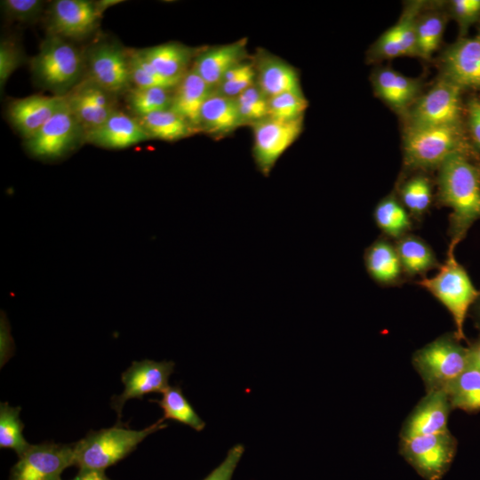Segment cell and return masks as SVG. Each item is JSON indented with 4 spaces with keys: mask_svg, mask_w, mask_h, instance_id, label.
Returning <instances> with one entry per match:
<instances>
[{
    "mask_svg": "<svg viewBox=\"0 0 480 480\" xmlns=\"http://www.w3.org/2000/svg\"><path fill=\"white\" fill-rule=\"evenodd\" d=\"M395 246L403 272L410 276H422L440 266L430 246L414 235H404Z\"/></svg>",
    "mask_w": 480,
    "mask_h": 480,
    "instance_id": "29",
    "label": "cell"
},
{
    "mask_svg": "<svg viewBox=\"0 0 480 480\" xmlns=\"http://www.w3.org/2000/svg\"><path fill=\"white\" fill-rule=\"evenodd\" d=\"M443 76L462 91L480 92V30L470 37L459 38L440 57Z\"/></svg>",
    "mask_w": 480,
    "mask_h": 480,
    "instance_id": "17",
    "label": "cell"
},
{
    "mask_svg": "<svg viewBox=\"0 0 480 480\" xmlns=\"http://www.w3.org/2000/svg\"><path fill=\"white\" fill-rule=\"evenodd\" d=\"M472 155L473 152L456 153L437 169L438 202L452 210L449 250L455 251L480 219V165Z\"/></svg>",
    "mask_w": 480,
    "mask_h": 480,
    "instance_id": "1",
    "label": "cell"
},
{
    "mask_svg": "<svg viewBox=\"0 0 480 480\" xmlns=\"http://www.w3.org/2000/svg\"><path fill=\"white\" fill-rule=\"evenodd\" d=\"M149 139L136 116L118 109L99 128L84 137L85 141L107 148H124Z\"/></svg>",
    "mask_w": 480,
    "mask_h": 480,
    "instance_id": "22",
    "label": "cell"
},
{
    "mask_svg": "<svg viewBox=\"0 0 480 480\" xmlns=\"http://www.w3.org/2000/svg\"><path fill=\"white\" fill-rule=\"evenodd\" d=\"M254 62L256 84L268 99L285 92L303 93L298 71L285 60L260 52Z\"/></svg>",
    "mask_w": 480,
    "mask_h": 480,
    "instance_id": "23",
    "label": "cell"
},
{
    "mask_svg": "<svg viewBox=\"0 0 480 480\" xmlns=\"http://www.w3.org/2000/svg\"><path fill=\"white\" fill-rule=\"evenodd\" d=\"M22 53L18 44L11 39H4L0 44V85L3 89L8 78L20 65Z\"/></svg>",
    "mask_w": 480,
    "mask_h": 480,
    "instance_id": "43",
    "label": "cell"
},
{
    "mask_svg": "<svg viewBox=\"0 0 480 480\" xmlns=\"http://www.w3.org/2000/svg\"><path fill=\"white\" fill-rule=\"evenodd\" d=\"M426 4V1L420 0L407 3L397 22L370 46L367 60L372 62L401 56L418 57L415 25Z\"/></svg>",
    "mask_w": 480,
    "mask_h": 480,
    "instance_id": "16",
    "label": "cell"
},
{
    "mask_svg": "<svg viewBox=\"0 0 480 480\" xmlns=\"http://www.w3.org/2000/svg\"><path fill=\"white\" fill-rule=\"evenodd\" d=\"M245 38L222 45L204 48L194 59V70L212 90L225 74L236 64L248 60Z\"/></svg>",
    "mask_w": 480,
    "mask_h": 480,
    "instance_id": "20",
    "label": "cell"
},
{
    "mask_svg": "<svg viewBox=\"0 0 480 480\" xmlns=\"http://www.w3.org/2000/svg\"><path fill=\"white\" fill-rule=\"evenodd\" d=\"M243 124H253L268 116V99L255 84L236 98Z\"/></svg>",
    "mask_w": 480,
    "mask_h": 480,
    "instance_id": "38",
    "label": "cell"
},
{
    "mask_svg": "<svg viewBox=\"0 0 480 480\" xmlns=\"http://www.w3.org/2000/svg\"><path fill=\"white\" fill-rule=\"evenodd\" d=\"M255 84L256 68L254 59L245 60L231 68L213 91L221 95L236 99Z\"/></svg>",
    "mask_w": 480,
    "mask_h": 480,
    "instance_id": "37",
    "label": "cell"
},
{
    "mask_svg": "<svg viewBox=\"0 0 480 480\" xmlns=\"http://www.w3.org/2000/svg\"><path fill=\"white\" fill-rule=\"evenodd\" d=\"M174 366L172 361H133L121 375L123 392L111 399V408L118 419L128 400L142 398L149 393L164 392L170 386L169 379L174 372Z\"/></svg>",
    "mask_w": 480,
    "mask_h": 480,
    "instance_id": "13",
    "label": "cell"
},
{
    "mask_svg": "<svg viewBox=\"0 0 480 480\" xmlns=\"http://www.w3.org/2000/svg\"><path fill=\"white\" fill-rule=\"evenodd\" d=\"M243 125L236 99L214 91L204 101L199 117V132L225 136Z\"/></svg>",
    "mask_w": 480,
    "mask_h": 480,
    "instance_id": "26",
    "label": "cell"
},
{
    "mask_svg": "<svg viewBox=\"0 0 480 480\" xmlns=\"http://www.w3.org/2000/svg\"><path fill=\"white\" fill-rule=\"evenodd\" d=\"M373 217L381 231L396 239L408 234L412 228L408 211L393 195L387 196L378 203Z\"/></svg>",
    "mask_w": 480,
    "mask_h": 480,
    "instance_id": "32",
    "label": "cell"
},
{
    "mask_svg": "<svg viewBox=\"0 0 480 480\" xmlns=\"http://www.w3.org/2000/svg\"><path fill=\"white\" fill-rule=\"evenodd\" d=\"M130 74L133 87L174 88L179 83L167 79L156 72L138 53L130 50Z\"/></svg>",
    "mask_w": 480,
    "mask_h": 480,
    "instance_id": "40",
    "label": "cell"
},
{
    "mask_svg": "<svg viewBox=\"0 0 480 480\" xmlns=\"http://www.w3.org/2000/svg\"><path fill=\"white\" fill-rule=\"evenodd\" d=\"M212 89L194 71L190 70L174 87L171 109L199 132L200 111Z\"/></svg>",
    "mask_w": 480,
    "mask_h": 480,
    "instance_id": "25",
    "label": "cell"
},
{
    "mask_svg": "<svg viewBox=\"0 0 480 480\" xmlns=\"http://www.w3.org/2000/svg\"><path fill=\"white\" fill-rule=\"evenodd\" d=\"M304 117L280 121L266 117L253 124L252 156L260 172L268 176L280 156L302 132Z\"/></svg>",
    "mask_w": 480,
    "mask_h": 480,
    "instance_id": "11",
    "label": "cell"
},
{
    "mask_svg": "<svg viewBox=\"0 0 480 480\" xmlns=\"http://www.w3.org/2000/svg\"><path fill=\"white\" fill-rule=\"evenodd\" d=\"M74 465V444L44 442L31 444L12 467L10 480H61L62 472Z\"/></svg>",
    "mask_w": 480,
    "mask_h": 480,
    "instance_id": "12",
    "label": "cell"
},
{
    "mask_svg": "<svg viewBox=\"0 0 480 480\" xmlns=\"http://www.w3.org/2000/svg\"><path fill=\"white\" fill-rule=\"evenodd\" d=\"M400 202L413 216L420 217L429 208L432 187L429 179L417 174L405 180L399 189Z\"/></svg>",
    "mask_w": 480,
    "mask_h": 480,
    "instance_id": "36",
    "label": "cell"
},
{
    "mask_svg": "<svg viewBox=\"0 0 480 480\" xmlns=\"http://www.w3.org/2000/svg\"><path fill=\"white\" fill-rule=\"evenodd\" d=\"M123 1L118 0H100L97 1L100 10L103 12L106 9L109 8L112 5L117 4Z\"/></svg>",
    "mask_w": 480,
    "mask_h": 480,
    "instance_id": "50",
    "label": "cell"
},
{
    "mask_svg": "<svg viewBox=\"0 0 480 480\" xmlns=\"http://www.w3.org/2000/svg\"><path fill=\"white\" fill-rule=\"evenodd\" d=\"M63 96L30 95L10 102L8 117L25 140L34 136L56 112Z\"/></svg>",
    "mask_w": 480,
    "mask_h": 480,
    "instance_id": "21",
    "label": "cell"
},
{
    "mask_svg": "<svg viewBox=\"0 0 480 480\" xmlns=\"http://www.w3.org/2000/svg\"><path fill=\"white\" fill-rule=\"evenodd\" d=\"M308 101L303 93L285 92L268 99V117L292 121L304 117Z\"/></svg>",
    "mask_w": 480,
    "mask_h": 480,
    "instance_id": "39",
    "label": "cell"
},
{
    "mask_svg": "<svg viewBox=\"0 0 480 480\" xmlns=\"http://www.w3.org/2000/svg\"><path fill=\"white\" fill-rule=\"evenodd\" d=\"M453 250L447 251L446 259L436 274L423 277L418 284L429 292L450 312L455 324L454 335L464 340V324L470 308L480 295L465 268L456 260Z\"/></svg>",
    "mask_w": 480,
    "mask_h": 480,
    "instance_id": "5",
    "label": "cell"
},
{
    "mask_svg": "<svg viewBox=\"0 0 480 480\" xmlns=\"http://www.w3.org/2000/svg\"><path fill=\"white\" fill-rule=\"evenodd\" d=\"M473 316L477 328L480 330V295L472 307Z\"/></svg>",
    "mask_w": 480,
    "mask_h": 480,
    "instance_id": "49",
    "label": "cell"
},
{
    "mask_svg": "<svg viewBox=\"0 0 480 480\" xmlns=\"http://www.w3.org/2000/svg\"><path fill=\"white\" fill-rule=\"evenodd\" d=\"M468 348L469 363L480 370V337Z\"/></svg>",
    "mask_w": 480,
    "mask_h": 480,
    "instance_id": "48",
    "label": "cell"
},
{
    "mask_svg": "<svg viewBox=\"0 0 480 480\" xmlns=\"http://www.w3.org/2000/svg\"><path fill=\"white\" fill-rule=\"evenodd\" d=\"M1 6L9 18L20 22H32L41 16L44 2L40 0H4L1 1Z\"/></svg>",
    "mask_w": 480,
    "mask_h": 480,
    "instance_id": "42",
    "label": "cell"
},
{
    "mask_svg": "<svg viewBox=\"0 0 480 480\" xmlns=\"http://www.w3.org/2000/svg\"><path fill=\"white\" fill-rule=\"evenodd\" d=\"M244 452V446L242 444L231 447L225 459L204 480H232Z\"/></svg>",
    "mask_w": 480,
    "mask_h": 480,
    "instance_id": "44",
    "label": "cell"
},
{
    "mask_svg": "<svg viewBox=\"0 0 480 480\" xmlns=\"http://www.w3.org/2000/svg\"><path fill=\"white\" fill-rule=\"evenodd\" d=\"M457 440L447 430L400 439L399 452L425 480H440L449 470Z\"/></svg>",
    "mask_w": 480,
    "mask_h": 480,
    "instance_id": "8",
    "label": "cell"
},
{
    "mask_svg": "<svg viewBox=\"0 0 480 480\" xmlns=\"http://www.w3.org/2000/svg\"><path fill=\"white\" fill-rule=\"evenodd\" d=\"M448 14L457 22L459 38L466 37L469 28L480 20V0H452Z\"/></svg>",
    "mask_w": 480,
    "mask_h": 480,
    "instance_id": "41",
    "label": "cell"
},
{
    "mask_svg": "<svg viewBox=\"0 0 480 480\" xmlns=\"http://www.w3.org/2000/svg\"><path fill=\"white\" fill-rule=\"evenodd\" d=\"M452 407L443 389L427 391L406 418L400 431V439L447 431Z\"/></svg>",
    "mask_w": 480,
    "mask_h": 480,
    "instance_id": "19",
    "label": "cell"
},
{
    "mask_svg": "<svg viewBox=\"0 0 480 480\" xmlns=\"http://www.w3.org/2000/svg\"><path fill=\"white\" fill-rule=\"evenodd\" d=\"M375 95L402 117L422 94V81L391 67L374 68L370 77Z\"/></svg>",
    "mask_w": 480,
    "mask_h": 480,
    "instance_id": "18",
    "label": "cell"
},
{
    "mask_svg": "<svg viewBox=\"0 0 480 480\" xmlns=\"http://www.w3.org/2000/svg\"><path fill=\"white\" fill-rule=\"evenodd\" d=\"M462 90L442 75L403 116L404 128L463 124Z\"/></svg>",
    "mask_w": 480,
    "mask_h": 480,
    "instance_id": "7",
    "label": "cell"
},
{
    "mask_svg": "<svg viewBox=\"0 0 480 480\" xmlns=\"http://www.w3.org/2000/svg\"><path fill=\"white\" fill-rule=\"evenodd\" d=\"M140 56L159 75L179 83L190 70L196 49L170 42L137 50Z\"/></svg>",
    "mask_w": 480,
    "mask_h": 480,
    "instance_id": "24",
    "label": "cell"
},
{
    "mask_svg": "<svg viewBox=\"0 0 480 480\" xmlns=\"http://www.w3.org/2000/svg\"><path fill=\"white\" fill-rule=\"evenodd\" d=\"M467 132L474 149L480 151V99H470L465 108Z\"/></svg>",
    "mask_w": 480,
    "mask_h": 480,
    "instance_id": "45",
    "label": "cell"
},
{
    "mask_svg": "<svg viewBox=\"0 0 480 480\" xmlns=\"http://www.w3.org/2000/svg\"><path fill=\"white\" fill-rule=\"evenodd\" d=\"M78 139H84L83 131L63 97L52 117L34 136L25 140V148L33 157L55 161L67 156Z\"/></svg>",
    "mask_w": 480,
    "mask_h": 480,
    "instance_id": "9",
    "label": "cell"
},
{
    "mask_svg": "<svg viewBox=\"0 0 480 480\" xmlns=\"http://www.w3.org/2000/svg\"><path fill=\"white\" fill-rule=\"evenodd\" d=\"M447 12L439 4H428L419 14L416 25V47L418 57L429 60L438 49L446 26Z\"/></svg>",
    "mask_w": 480,
    "mask_h": 480,
    "instance_id": "27",
    "label": "cell"
},
{
    "mask_svg": "<svg viewBox=\"0 0 480 480\" xmlns=\"http://www.w3.org/2000/svg\"><path fill=\"white\" fill-rule=\"evenodd\" d=\"M166 428L164 419L140 429L121 426L89 432L74 444V465L79 469L104 470L131 453L145 438Z\"/></svg>",
    "mask_w": 480,
    "mask_h": 480,
    "instance_id": "3",
    "label": "cell"
},
{
    "mask_svg": "<svg viewBox=\"0 0 480 480\" xmlns=\"http://www.w3.org/2000/svg\"><path fill=\"white\" fill-rule=\"evenodd\" d=\"M136 117L150 139L175 141L196 132L171 108Z\"/></svg>",
    "mask_w": 480,
    "mask_h": 480,
    "instance_id": "30",
    "label": "cell"
},
{
    "mask_svg": "<svg viewBox=\"0 0 480 480\" xmlns=\"http://www.w3.org/2000/svg\"><path fill=\"white\" fill-rule=\"evenodd\" d=\"M84 54L66 39L49 35L31 60V71L38 84L66 95L80 81L84 71Z\"/></svg>",
    "mask_w": 480,
    "mask_h": 480,
    "instance_id": "4",
    "label": "cell"
},
{
    "mask_svg": "<svg viewBox=\"0 0 480 480\" xmlns=\"http://www.w3.org/2000/svg\"><path fill=\"white\" fill-rule=\"evenodd\" d=\"M84 71L104 90L117 95L131 88L130 50L114 42L103 41L84 53Z\"/></svg>",
    "mask_w": 480,
    "mask_h": 480,
    "instance_id": "10",
    "label": "cell"
},
{
    "mask_svg": "<svg viewBox=\"0 0 480 480\" xmlns=\"http://www.w3.org/2000/svg\"><path fill=\"white\" fill-rule=\"evenodd\" d=\"M20 414V406H12L7 402L0 404V447L13 450L18 458L31 446L23 436L24 424Z\"/></svg>",
    "mask_w": 480,
    "mask_h": 480,
    "instance_id": "34",
    "label": "cell"
},
{
    "mask_svg": "<svg viewBox=\"0 0 480 480\" xmlns=\"http://www.w3.org/2000/svg\"><path fill=\"white\" fill-rule=\"evenodd\" d=\"M160 400H155L164 412V420L183 423L196 431H202L205 422L194 410L179 386H169Z\"/></svg>",
    "mask_w": 480,
    "mask_h": 480,
    "instance_id": "33",
    "label": "cell"
},
{
    "mask_svg": "<svg viewBox=\"0 0 480 480\" xmlns=\"http://www.w3.org/2000/svg\"><path fill=\"white\" fill-rule=\"evenodd\" d=\"M174 88L131 87L127 91L126 100L136 116L148 115L171 108Z\"/></svg>",
    "mask_w": 480,
    "mask_h": 480,
    "instance_id": "35",
    "label": "cell"
},
{
    "mask_svg": "<svg viewBox=\"0 0 480 480\" xmlns=\"http://www.w3.org/2000/svg\"><path fill=\"white\" fill-rule=\"evenodd\" d=\"M453 334H444L412 356V364L427 391L444 389L469 365L468 348Z\"/></svg>",
    "mask_w": 480,
    "mask_h": 480,
    "instance_id": "6",
    "label": "cell"
},
{
    "mask_svg": "<svg viewBox=\"0 0 480 480\" xmlns=\"http://www.w3.org/2000/svg\"><path fill=\"white\" fill-rule=\"evenodd\" d=\"M116 96L84 77L63 97L84 137L117 110Z\"/></svg>",
    "mask_w": 480,
    "mask_h": 480,
    "instance_id": "14",
    "label": "cell"
},
{
    "mask_svg": "<svg viewBox=\"0 0 480 480\" xmlns=\"http://www.w3.org/2000/svg\"><path fill=\"white\" fill-rule=\"evenodd\" d=\"M452 409L467 412L480 411V370L471 364L443 389Z\"/></svg>",
    "mask_w": 480,
    "mask_h": 480,
    "instance_id": "31",
    "label": "cell"
},
{
    "mask_svg": "<svg viewBox=\"0 0 480 480\" xmlns=\"http://www.w3.org/2000/svg\"><path fill=\"white\" fill-rule=\"evenodd\" d=\"M364 263L369 275L381 284L397 282L403 273L396 246L386 239H379L367 248Z\"/></svg>",
    "mask_w": 480,
    "mask_h": 480,
    "instance_id": "28",
    "label": "cell"
},
{
    "mask_svg": "<svg viewBox=\"0 0 480 480\" xmlns=\"http://www.w3.org/2000/svg\"><path fill=\"white\" fill-rule=\"evenodd\" d=\"M71 480H110L104 470L79 469L77 475Z\"/></svg>",
    "mask_w": 480,
    "mask_h": 480,
    "instance_id": "47",
    "label": "cell"
},
{
    "mask_svg": "<svg viewBox=\"0 0 480 480\" xmlns=\"http://www.w3.org/2000/svg\"><path fill=\"white\" fill-rule=\"evenodd\" d=\"M464 124L404 128V164L411 170L438 169L451 156L473 152Z\"/></svg>",
    "mask_w": 480,
    "mask_h": 480,
    "instance_id": "2",
    "label": "cell"
},
{
    "mask_svg": "<svg viewBox=\"0 0 480 480\" xmlns=\"http://www.w3.org/2000/svg\"><path fill=\"white\" fill-rule=\"evenodd\" d=\"M14 350L11 328L5 315L2 312L0 323V364L1 367L10 359Z\"/></svg>",
    "mask_w": 480,
    "mask_h": 480,
    "instance_id": "46",
    "label": "cell"
},
{
    "mask_svg": "<svg viewBox=\"0 0 480 480\" xmlns=\"http://www.w3.org/2000/svg\"><path fill=\"white\" fill-rule=\"evenodd\" d=\"M103 12L97 2L89 0H56L48 9L49 35L64 39H81L99 26Z\"/></svg>",
    "mask_w": 480,
    "mask_h": 480,
    "instance_id": "15",
    "label": "cell"
}]
</instances>
